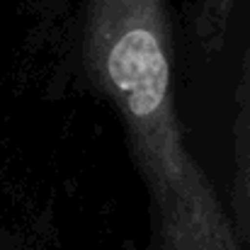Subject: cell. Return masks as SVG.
I'll use <instances>...</instances> for the list:
<instances>
[{
  "label": "cell",
  "instance_id": "2",
  "mask_svg": "<svg viewBox=\"0 0 250 250\" xmlns=\"http://www.w3.org/2000/svg\"><path fill=\"white\" fill-rule=\"evenodd\" d=\"M236 167H233V214L238 231L250 241V90L238 95L236 119Z\"/></svg>",
  "mask_w": 250,
  "mask_h": 250
},
{
  "label": "cell",
  "instance_id": "4",
  "mask_svg": "<svg viewBox=\"0 0 250 250\" xmlns=\"http://www.w3.org/2000/svg\"><path fill=\"white\" fill-rule=\"evenodd\" d=\"M250 90V39H248V49L243 54V66H241V81H238V95L248 92Z\"/></svg>",
  "mask_w": 250,
  "mask_h": 250
},
{
  "label": "cell",
  "instance_id": "1",
  "mask_svg": "<svg viewBox=\"0 0 250 250\" xmlns=\"http://www.w3.org/2000/svg\"><path fill=\"white\" fill-rule=\"evenodd\" d=\"M83 61L117 109L148 189L156 250H243L236 224L185 144L167 0H87Z\"/></svg>",
  "mask_w": 250,
  "mask_h": 250
},
{
  "label": "cell",
  "instance_id": "3",
  "mask_svg": "<svg viewBox=\"0 0 250 250\" xmlns=\"http://www.w3.org/2000/svg\"><path fill=\"white\" fill-rule=\"evenodd\" d=\"M236 0H194V32L207 54H216L224 46Z\"/></svg>",
  "mask_w": 250,
  "mask_h": 250
}]
</instances>
